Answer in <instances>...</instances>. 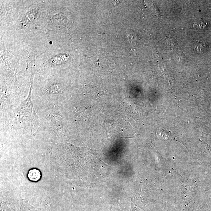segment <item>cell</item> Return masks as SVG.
Segmentation results:
<instances>
[{
    "label": "cell",
    "mask_w": 211,
    "mask_h": 211,
    "mask_svg": "<svg viewBox=\"0 0 211 211\" xmlns=\"http://www.w3.org/2000/svg\"><path fill=\"white\" fill-rule=\"evenodd\" d=\"M204 45L203 43H198L196 46V50L197 51H203L204 49Z\"/></svg>",
    "instance_id": "5b68a950"
},
{
    "label": "cell",
    "mask_w": 211,
    "mask_h": 211,
    "mask_svg": "<svg viewBox=\"0 0 211 211\" xmlns=\"http://www.w3.org/2000/svg\"><path fill=\"white\" fill-rule=\"evenodd\" d=\"M149 4L150 5V6H149V8H151V10L154 13H155V14H156L157 15H160V12H159V11H158V9L156 7L154 4H153V3H150V2H148Z\"/></svg>",
    "instance_id": "277c9868"
},
{
    "label": "cell",
    "mask_w": 211,
    "mask_h": 211,
    "mask_svg": "<svg viewBox=\"0 0 211 211\" xmlns=\"http://www.w3.org/2000/svg\"><path fill=\"white\" fill-rule=\"evenodd\" d=\"M28 177V179L31 181L36 182L39 180L41 178V172L37 169H31L29 171Z\"/></svg>",
    "instance_id": "7a4b0ae2"
},
{
    "label": "cell",
    "mask_w": 211,
    "mask_h": 211,
    "mask_svg": "<svg viewBox=\"0 0 211 211\" xmlns=\"http://www.w3.org/2000/svg\"><path fill=\"white\" fill-rule=\"evenodd\" d=\"M193 26L196 29H205L208 27V24L206 21L202 19L193 23Z\"/></svg>",
    "instance_id": "3957f363"
},
{
    "label": "cell",
    "mask_w": 211,
    "mask_h": 211,
    "mask_svg": "<svg viewBox=\"0 0 211 211\" xmlns=\"http://www.w3.org/2000/svg\"><path fill=\"white\" fill-rule=\"evenodd\" d=\"M14 116L20 127L36 128L39 122L31 99V91L27 98L15 110Z\"/></svg>",
    "instance_id": "6da1fadb"
},
{
    "label": "cell",
    "mask_w": 211,
    "mask_h": 211,
    "mask_svg": "<svg viewBox=\"0 0 211 211\" xmlns=\"http://www.w3.org/2000/svg\"><path fill=\"white\" fill-rule=\"evenodd\" d=\"M127 35H128V38H129V40L130 41H133L135 40V37L134 36V34H133L132 33H127Z\"/></svg>",
    "instance_id": "8992f818"
}]
</instances>
